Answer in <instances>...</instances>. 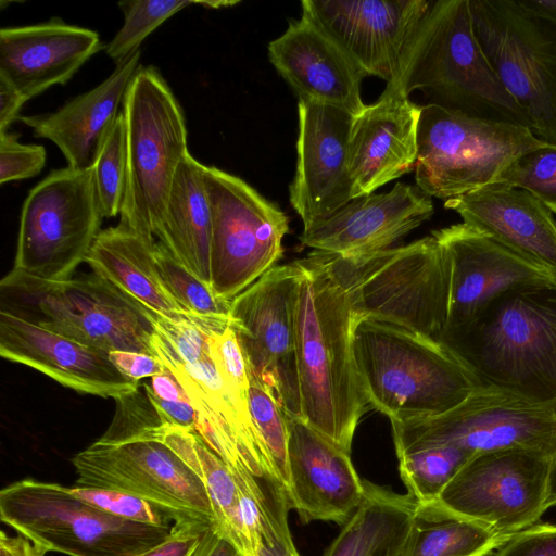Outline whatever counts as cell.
<instances>
[{"label":"cell","mask_w":556,"mask_h":556,"mask_svg":"<svg viewBox=\"0 0 556 556\" xmlns=\"http://www.w3.org/2000/svg\"><path fill=\"white\" fill-rule=\"evenodd\" d=\"M298 263L294 329L301 419L351 454L357 424L370 407L355 365V319L346 293L314 251Z\"/></svg>","instance_id":"1"},{"label":"cell","mask_w":556,"mask_h":556,"mask_svg":"<svg viewBox=\"0 0 556 556\" xmlns=\"http://www.w3.org/2000/svg\"><path fill=\"white\" fill-rule=\"evenodd\" d=\"M440 341L482 387L556 413V279L507 290Z\"/></svg>","instance_id":"2"},{"label":"cell","mask_w":556,"mask_h":556,"mask_svg":"<svg viewBox=\"0 0 556 556\" xmlns=\"http://www.w3.org/2000/svg\"><path fill=\"white\" fill-rule=\"evenodd\" d=\"M384 90L406 97L420 90L445 109L529 128L475 36L469 0L432 1Z\"/></svg>","instance_id":"3"},{"label":"cell","mask_w":556,"mask_h":556,"mask_svg":"<svg viewBox=\"0 0 556 556\" xmlns=\"http://www.w3.org/2000/svg\"><path fill=\"white\" fill-rule=\"evenodd\" d=\"M353 352L369 406L390 421L440 415L481 387L446 344L401 326L355 321Z\"/></svg>","instance_id":"4"},{"label":"cell","mask_w":556,"mask_h":556,"mask_svg":"<svg viewBox=\"0 0 556 556\" xmlns=\"http://www.w3.org/2000/svg\"><path fill=\"white\" fill-rule=\"evenodd\" d=\"M314 253L346 293L355 321L378 320L441 339L448 314L450 267L433 235L362 256Z\"/></svg>","instance_id":"5"},{"label":"cell","mask_w":556,"mask_h":556,"mask_svg":"<svg viewBox=\"0 0 556 556\" xmlns=\"http://www.w3.org/2000/svg\"><path fill=\"white\" fill-rule=\"evenodd\" d=\"M127 182L119 224L152 238L189 154L184 111L160 71L140 65L125 92Z\"/></svg>","instance_id":"6"},{"label":"cell","mask_w":556,"mask_h":556,"mask_svg":"<svg viewBox=\"0 0 556 556\" xmlns=\"http://www.w3.org/2000/svg\"><path fill=\"white\" fill-rule=\"evenodd\" d=\"M0 518L45 551L67 556H139L165 541L173 527L111 516L68 486L29 478L0 491Z\"/></svg>","instance_id":"7"},{"label":"cell","mask_w":556,"mask_h":556,"mask_svg":"<svg viewBox=\"0 0 556 556\" xmlns=\"http://www.w3.org/2000/svg\"><path fill=\"white\" fill-rule=\"evenodd\" d=\"M475 36L533 135L556 146V22L522 0H469Z\"/></svg>","instance_id":"8"},{"label":"cell","mask_w":556,"mask_h":556,"mask_svg":"<svg viewBox=\"0 0 556 556\" xmlns=\"http://www.w3.org/2000/svg\"><path fill=\"white\" fill-rule=\"evenodd\" d=\"M417 143L416 186L446 201L497 184L511 162L546 142L521 125L428 103L421 105Z\"/></svg>","instance_id":"9"},{"label":"cell","mask_w":556,"mask_h":556,"mask_svg":"<svg viewBox=\"0 0 556 556\" xmlns=\"http://www.w3.org/2000/svg\"><path fill=\"white\" fill-rule=\"evenodd\" d=\"M0 286L2 294L36 311L41 318L34 320L52 331L108 354L153 355L151 312L96 274L48 281L9 271Z\"/></svg>","instance_id":"10"},{"label":"cell","mask_w":556,"mask_h":556,"mask_svg":"<svg viewBox=\"0 0 556 556\" xmlns=\"http://www.w3.org/2000/svg\"><path fill=\"white\" fill-rule=\"evenodd\" d=\"M103 218L92 168L50 172L23 203L11 271L48 281L73 278Z\"/></svg>","instance_id":"11"},{"label":"cell","mask_w":556,"mask_h":556,"mask_svg":"<svg viewBox=\"0 0 556 556\" xmlns=\"http://www.w3.org/2000/svg\"><path fill=\"white\" fill-rule=\"evenodd\" d=\"M204 181L212 212L211 287L231 301L282 257L289 218L228 172L205 165Z\"/></svg>","instance_id":"12"},{"label":"cell","mask_w":556,"mask_h":556,"mask_svg":"<svg viewBox=\"0 0 556 556\" xmlns=\"http://www.w3.org/2000/svg\"><path fill=\"white\" fill-rule=\"evenodd\" d=\"M396 454L451 445L472 455L529 448L556 456V413L497 389L479 387L454 408L432 417L391 421Z\"/></svg>","instance_id":"13"},{"label":"cell","mask_w":556,"mask_h":556,"mask_svg":"<svg viewBox=\"0 0 556 556\" xmlns=\"http://www.w3.org/2000/svg\"><path fill=\"white\" fill-rule=\"evenodd\" d=\"M76 484L118 490L150 503L174 523L215 527L208 492L200 477L161 440L118 444L94 441L72 458Z\"/></svg>","instance_id":"14"},{"label":"cell","mask_w":556,"mask_h":556,"mask_svg":"<svg viewBox=\"0 0 556 556\" xmlns=\"http://www.w3.org/2000/svg\"><path fill=\"white\" fill-rule=\"evenodd\" d=\"M553 459L529 448L477 454L432 504L507 536L535 525L548 509Z\"/></svg>","instance_id":"15"},{"label":"cell","mask_w":556,"mask_h":556,"mask_svg":"<svg viewBox=\"0 0 556 556\" xmlns=\"http://www.w3.org/2000/svg\"><path fill=\"white\" fill-rule=\"evenodd\" d=\"M301 267L276 265L231 300L229 321L248 372L273 395L289 418L301 419L294 315Z\"/></svg>","instance_id":"16"},{"label":"cell","mask_w":556,"mask_h":556,"mask_svg":"<svg viewBox=\"0 0 556 556\" xmlns=\"http://www.w3.org/2000/svg\"><path fill=\"white\" fill-rule=\"evenodd\" d=\"M430 0H304L302 13L323 27L366 76L387 84L395 77L404 52Z\"/></svg>","instance_id":"17"},{"label":"cell","mask_w":556,"mask_h":556,"mask_svg":"<svg viewBox=\"0 0 556 556\" xmlns=\"http://www.w3.org/2000/svg\"><path fill=\"white\" fill-rule=\"evenodd\" d=\"M353 118L345 110L298 99L296 164L289 201L304 227L353 199L348 164Z\"/></svg>","instance_id":"18"},{"label":"cell","mask_w":556,"mask_h":556,"mask_svg":"<svg viewBox=\"0 0 556 556\" xmlns=\"http://www.w3.org/2000/svg\"><path fill=\"white\" fill-rule=\"evenodd\" d=\"M432 235L442 245L450 267L448 314L442 336L470 321L509 289L556 279L549 270L465 223Z\"/></svg>","instance_id":"19"},{"label":"cell","mask_w":556,"mask_h":556,"mask_svg":"<svg viewBox=\"0 0 556 556\" xmlns=\"http://www.w3.org/2000/svg\"><path fill=\"white\" fill-rule=\"evenodd\" d=\"M0 355L79 393L116 400L139 389V381L125 376L104 351L5 307L0 311Z\"/></svg>","instance_id":"20"},{"label":"cell","mask_w":556,"mask_h":556,"mask_svg":"<svg viewBox=\"0 0 556 556\" xmlns=\"http://www.w3.org/2000/svg\"><path fill=\"white\" fill-rule=\"evenodd\" d=\"M431 197L402 182L384 193L352 199L329 216L304 227L303 245L341 256H362L390 249L433 214Z\"/></svg>","instance_id":"21"},{"label":"cell","mask_w":556,"mask_h":556,"mask_svg":"<svg viewBox=\"0 0 556 556\" xmlns=\"http://www.w3.org/2000/svg\"><path fill=\"white\" fill-rule=\"evenodd\" d=\"M287 417V416H286ZM288 492L303 522L334 521L343 526L365 497V481L351 454L300 418L287 417Z\"/></svg>","instance_id":"22"},{"label":"cell","mask_w":556,"mask_h":556,"mask_svg":"<svg viewBox=\"0 0 556 556\" xmlns=\"http://www.w3.org/2000/svg\"><path fill=\"white\" fill-rule=\"evenodd\" d=\"M268 59L296 93L358 115L366 104L362 80L367 77L342 47L303 14L267 47Z\"/></svg>","instance_id":"23"},{"label":"cell","mask_w":556,"mask_h":556,"mask_svg":"<svg viewBox=\"0 0 556 556\" xmlns=\"http://www.w3.org/2000/svg\"><path fill=\"white\" fill-rule=\"evenodd\" d=\"M421 105L386 91L353 118L349 138V172L353 199L374 193L415 169Z\"/></svg>","instance_id":"24"},{"label":"cell","mask_w":556,"mask_h":556,"mask_svg":"<svg viewBox=\"0 0 556 556\" xmlns=\"http://www.w3.org/2000/svg\"><path fill=\"white\" fill-rule=\"evenodd\" d=\"M103 47L92 29L61 18L0 30V78L26 100L65 85Z\"/></svg>","instance_id":"25"},{"label":"cell","mask_w":556,"mask_h":556,"mask_svg":"<svg viewBox=\"0 0 556 556\" xmlns=\"http://www.w3.org/2000/svg\"><path fill=\"white\" fill-rule=\"evenodd\" d=\"M463 223L556 275V220L530 192L505 184L446 200Z\"/></svg>","instance_id":"26"},{"label":"cell","mask_w":556,"mask_h":556,"mask_svg":"<svg viewBox=\"0 0 556 556\" xmlns=\"http://www.w3.org/2000/svg\"><path fill=\"white\" fill-rule=\"evenodd\" d=\"M140 49L116 64L113 73L97 87L81 93L52 113L18 116L34 136L52 141L68 167H93L123 104L125 92L138 67Z\"/></svg>","instance_id":"27"},{"label":"cell","mask_w":556,"mask_h":556,"mask_svg":"<svg viewBox=\"0 0 556 556\" xmlns=\"http://www.w3.org/2000/svg\"><path fill=\"white\" fill-rule=\"evenodd\" d=\"M155 242L122 224L101 230L86 263L146 309L172 320L201 316L187 313L166 289L155 260Z\"/></svg>","instance_id":"28"},{"label":"cell","mask_w":556,"mask_h":556,"mask_svg":"<svg viewBox=\"0 0 556 556\" xmlns=\"http://www.w3.org/2000/svg\"><path fill=\"white\" fill-rule=\"evenodd\" d=\"M204 167L190 153L180 163L154 236L178 262L211 285L212 212Z\"/></svg>","instance_id":"29"},{"label":"cell","mask_w":556,"mask_h":556,"mask_svg":"<svg viewBox=\"0 0 556 556\" xmlns=\"http://www.w3.org/2000/svg\"><path fill=\"white\" fill-rule=\"evenodd\" d=\"M365 497L321 556H402L418 503L365 481Z\"/></svg>","instance_id":"30"},{"label":"cell","mask_w":556,"mask_h":556,"mask_svg":"<svg viewBox=\"0 0 556 556\" xmlns=\"http://www.w3.org/2000/svg\"><path fill=\"white\" fill-rule=\"evenodd\" d=\"M161 441L203 481L215 515V530L236 547L240 556H258L245 527L241 491L227 464L194 430L165 427Z\"/></svg>","instance_id":"31"},{"label":"cell","mask_w":556,"mask_h":556,"mask_svg":"<svg viewBox=\"0 0 556 556\" xmlns=\"http://www.w3.org/2000/svg\"><path fill=\"white\" fill-rule=\"evenodd\" d=\"M506 536L434 504H418L402 556H490Z\"/></svg>","instance_id":"32"},{"label":"cell","mask_w":556,"mask_h":556,"mask_svg":"<svg viewBox=\"0 0 556 556\" xmlns=\"http://www.w3.org/2000/svg\"><path fill=\"white\" fill-rule=\"evenodd\" d=\"M399 470L408 495L418 504L433 503L475 455L451 445L416 447L397 453Z\"/></svg>","instance_id":"33"},{"label":"cell","mask_w":556,"mask_h":556,"mask_svg":"<svg viewBox=\"0 0 556 556\" xmlns=\"http://www.w3.org/2000/svg\"><path fill=\"white\" fill-rule=\"evenodd\" d=\"M154 253L166 289L187 313L206 317L229 316L231 301L219 298L211 285L178 262L161 242H155Z\"/></svg>","instance_id":"34"},{"label":"cell","mask_w":556,"mask_h":556,"mask_svg":"<svg viewBox=\"0 0 556 556\" xmlns=\"http://www.w3.org/2000/svg\"><path fill=\"white\" fill-rule=\"evenodd\" d=\"M192 0H123L118 7L124 23L113 39L104 46L105 53L119 63L139 50L141 42L160 25Z\"/></svg>","instance_id":"35"},{"label":"cell","mask_w":556,"mask_h":556,"mask_svg":"<svg viewBox=\"0 0 556 556\" xmlns=\"http://www.w3.org/2000/svg\"><path fill=\"white\" fill-rule=\"evenodd\" d=\"M92 169L103 217L119 215L127 182L126 126L122 112L106 137Z\"/></svg>","instance_id":"36"},{"label":"cell","mask_w":556,"mask_h":556,"mask_svg":"<svg viewBox=\"0 0 556 556\" xmlns=\"http://www.w3.org/2000/svg\"><path fill=\"white\" fill-rule=\"evenodd\" d=\"M249 405L252 420L261 435L274 471L288 492L287 417L269 391L256 378L249 375Z\"/></svg>","instance_id":"37"},{"label":"cell","mask_w":556,"mask_h":556,"mask_svg":"<svg viewBox=\"0 0 556 556\" xmlns=\"http://www.w3.org/2000/svg\"><path fill=\"white\" fill-rule=\"evenodd\" d=\"M497 184L530 192L556 216V146L545 143L518 156Z\"/></svg>","instance_id":"38"},{"label":"cell","mask_w":556,"mask_h":556,"mask_svg":"<svg viewBox=\"0 0 556 556\" xmlns=\"http://www.w3.org/2000/svg\"><path fill=\"white\" fill-rule=\"evenodd\" d=\"M207 343L213 364L237 409L249 425L255 427L249 405L248 366L237 333L230 323L223 330L212 332Z\"/></svg>","instance_id":"39"},{"label":"cell","mask_w":556,"mask_h":556,"mask_svg":"<svg viewBox=\"0 0 556 556\" xmlns=\"http://www.w3.org/2000/svg\"><path fill=\"white\" fill-rule=\"evenodd\" d=\"M114 418L98 441L118 444L136 440H160L165 426L146 392L139 389L115 400Z\"/></svg>","instance_id":"40"},{"label":"cell","mask_w":556,"mask_h":556,"mask_svg":"<svg viewBox=\"0 0 556 556\" xmlns=\"http://www.w3.org/2000/svg\"><path fill=\"white\" fill-rule=\"evenodd\" d=\"M86 504L111 516L143 525L168 527L169 518L160 509L129 493L97 486H68Z\"/></svg>","instance_id":"41"},{"label":"cell","mask_w":556,"mask_h":556,"mask_svg":"<svg viewBox=\"0 0 556 556\" xmlns=\"http://www.w3.org/2000/svg\"><path fill=\"white\" fill-rule=\"evenodd\" d=\"M15 134L0 132V184L30 178L46 165L43 146L23 144Z\"/></svg>","instance_id":"42"},{"label":"cell","mask_w":556,"mask_h":556,"mask_svg":"<svg viewBox=\"0 0 556 556\" xmlns=\"http://www.w3.org/2000/svg\"><path fill=\"white\" fill-rule=\"evenodd\" d=\"M215 531L213 525L174 523L165 541L139 556H205Z\"/></svg>","instance_id":"43"},{"label":"cell","mask_w":556,"mask_h":556,"mask_svg":"<svg viewBox=\"0 0 556 556\" xmlns=\"http://www.w3.org/2000/svg\"><path fill=\"white\" fill-rule=\"evenodd\" d=\"M490 556H556V526L535 523L509 534Z\"/></svg>","instance_id":"44"},{"label":"cell","mask_w":556,"mask_h":556,"mask_svg":"<svg viewBox=\"0 0 556 556\" xmlns=\"http://www.w3.org/2000/svg\"><path fill=\"white\" fill-rule=\"evenodd\" d=\"M143 390L165 427L194 430L195 410L190 401H167L157 396L149 383Z\"/></svg>","instance_id":"45"},{"label":"cell","mask_w":556,"mask_h":556,"mask_svg":"<svg viewBox=\"0 0 556 556\" xmlns=\"http://www.w3.org/2000/svg\"><path fill=\"white\" fill-rule=\"evenodd\" d=\"M109 357L125 376L136 381L152 378L166 370L159 358L149 354L115 351L109 353Z\"/></svg>","instance_id":"46"},{"label":"cell","mask_w":556,"mask_h":556,"mask_svg":"<svg viewBox=\"0 0 556 556\" xmlns=\"http://www.w3.org/2000/svg\"><path fill=\"white\" fill-rule=\"evenodd\" d=\"M27 100L7 80L0 78V132L18 118L21 108Z\"/></svg>","instance_id":"47"},{"label":"cell","mask_w":556,"mask_h":556,"mask_svg":"<svg viewBox=\"0 0 556 556\" xmlns=\"http://www.w3.org/2000/svg\"><path fill=\"white\" fill-rule=\"evenodd\" d=\"M260 556H300L292 536H281L273 530L262 528Z\"/></svg>","instance_id":"48"},{"label":"cell","mask_w":556,"mask_h":556,"mask_svg":"<svg viewBox=\"0 0 556 556\" xmlns=\"http://www.w3.org/2000/svg\"><path fill=\"white\" fill-rule=\"evenodd\" d=\"M48 552L23 535L0 532V556H46Z\"/></svg>","instance_id":"49"},{"label":"cell","mask_w":556,"mask_h":556,"mask_svg":"<svg viewBox=\"0 0 556 556\" xmlns=\"http://www.w3.org/2000/svg\"><path fill=\"white\" fill-rule=\"evenodd\" d=\"M152 391L163 400L190 401L182 387L169 370L151 378Z\"/></svg>","instance_id":"50"},{"label":"cell","mask_w":556,"mask_h":556,"mask_svg":"<svg viewBox=\"0 0 556 556\" xmlns=\"http://www.w3.org/2000/svg\"><path fill=\"white\" fill-rule=\"evenodd\" d=\"M205 556H240L236 547L215 531Z\"/></svg>","instance_id":"51"},{"label":"cell","mask_w":556,"mask_h":556,"mask_svg":"<svg viewBox=\"0 0 556 556\" xmlns=\"http://www.w3.org/2000/svg\"><path fill=\"white\" fill-rule=\"evenodd\" d=\"M532 11L556 22V0H522Z\"/></svg>","instance_id":"52"},{"label":"cell","mask_w":556,"mask_h":556,"mask_svg":"<svg viewBox=\"0 0 556 556\" xmlns=\"http://www.w3.org/2000/svg\"><path fill=\"white\" fill-rule=\"evenodd\" d=\"M556 506V456L553 459L551 476H549V484H548V496H547V507Z\"/></svg>","instance_id":"53"},{"label":"cell","mask_w":556,"mask_h":556,"mask_svg":"<svg viewBox=\"0 0 556 556\" xmlns=\"http://www.w3.org/2000/svg\"><path fill=\"white\" fill-rule=\"evenodd\" d=\"M240 1L229 0H210V1H193V4L202 5L204 9H222L226 7H232L238 4Z\"/></svg>","instance_id":"54"}]
</instances>
